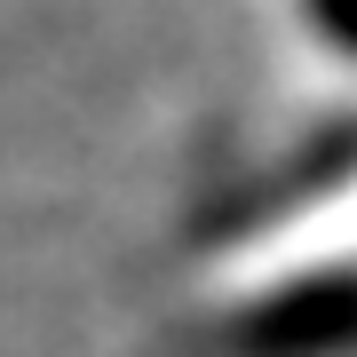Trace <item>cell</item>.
I'll use <instances>...</instances> for the list:
<instances>
[{
  "mask_svg": "<svg viewBox=\"0 0 357 357\" xmlns=\"http://www.w3.org/2000/svg\"><path fill=\"white\" fill-rule=\"evenodd\" d=\"M302 8H310V24H318L333 48L357 56V0H302Z\"/></svg>",
  "mask_w": 357,
  "mask_h": 357,
  "instance_id": "2",
  "label": "cell"
},
{
  "mask_svg": "<svg viewBox=\"0 0 357 357\" xmlns=\"http://www.w3.org/2000/svg\"><path fill=\"white\" fill-rule=\"evenodd\" d=\"M349 333H357V278H302L294 294H278L246 318L255 349H333Z\"/></svg>",
  "mask_w": 357,
  "mask_h": 357,
  "instance_id": "1",
  "label": "cell"
}]
</instances>
